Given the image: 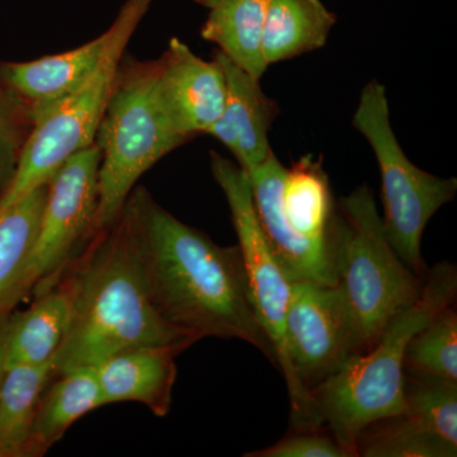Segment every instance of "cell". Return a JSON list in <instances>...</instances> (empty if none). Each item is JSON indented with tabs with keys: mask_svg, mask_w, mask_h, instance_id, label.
I'll list each match as a JSON object with an SVG mask.
<instances>
[{
	"mask_svg": "<svg viewBox=\"0 0 457 457\" xmlns=\"http://www.w3.org/2000/svg\"><path fill=\"white\" fill-rule=\"evenodd\" d=\"M457 270L449 262L427 272L422 293L390 321L365 353L352 356L309 393L312 427H326L348 457L372 423L404 411V357L408 343L442 309L455 303Z\"/></svg>",
	"mask_w": 457,
	"mask_h": 457,
	"instance_id": "cell-3",
	"label": "cell"
},
{
	"mask_svg": "<svg viewBox=\"0 0 457 457\" xmlns=\"http://www.w3.org/2000/svg\"><path fill=\"white\" fill-rule=\"evenodd\" d=\"M187 140L165 111L159 62H121L96 135L101 164L95 231L116 221L140 177Z\"/></svg>",
	"mask_w": 457,
	"mask_h": 457,
	"instance_id": "cell-5",
	"label": "cell"
},
{
	"mask_svg": "<svg viewBox=\"0 0 457 457\" xmlns=\"http://www.w3.org/2000/svg\"><path fill=\"white\" fill-rule=\"evenodd\" d=\"M99 164L101 152L95 143L66 159L47 182L37 240L21 287L22 299L53 287L95 233Z\"/></svg>",
	"mask_w": 457,
	"mask_h": 457,
	"instance_id": "cell-10",
	"label": "cell"
},
{
	"mask_svg": "<svg viewBox=\"0 0 457 457\" xmlns=\"http://www.w3.org/2000/svg\"><path fill=\"white\" fill-rule=\"evenodd\" d=\"M54 374V362L13 365L0 385V457H27L36 413Z\"/></svg>",
	"mask_w": 457,
	"mask_h": 457,
	"instance_id": "cell-22",
	"label": "cell"
},
{
	"mask_svg": "<svg viewBox=\"0 0 457 457\" xmlns=\"http://www.w3.org/2000/svg\"><path fill=\"white\" fill-rule=\"evenodd\" d=\"M213 60L225 75L227 99L220 119L207 135L224 144L237 167L249 174L272 152L269 134L279 107L262 90L260 80L237 68L220 51H216Z\"/></svg>",
	"mask_w": 457,
	"mask_h": 457,
	"instance_id": "cell-14",
	"label": "cell"
},
{
	"mask_svg": "<svg viewBox=\"0 0 457 457\" xmlns=\"http://www.w3.org/2000/svg\"><path fill=\"white\" fill-rule=\"evenodd\" d=\"M195 2H196L197 4L204 5V7L212 9L220 4V3L225 2V0H195Z\"/></svg>",
	"mask_w": 457,
	"mask_h": 457,
	"instance_id": "cell-27",
	"label": "cell"
},
{
	"mask_svg": "<svg viewBox=\"0 0 457 457\" xmlns=\"http://www.w3.org/2000/svg\"><path fill=\"white\" fill-rule=\"evenodd\" d=\"M405 407L363 429L357 456L455 457L457 383L405 375Z\"/></svg>",
	"mask_w": 457,
	"mask_h": 457,
	"instance_id": "cell-12",
	"label": "cell"
},
{
	"mask_svg": "<svg viewBox=\"0 0 457 457\" xmlns=\"http://www.w3.org/2000/svg\"><path fill=\"white\" fill-rule=\"evenodd\" d=\"M69 323V303L60 286L33 296L25 312H11L7 368L54 362Z\"/></svg>",
	"mask_w": 457,
	"mask_h": 457,
	"instance_id": "cell-19",
	"label": "cell"
},
{
	"mask_svg": "<svg viewBox=\"0 0 457 457\" xmlns=\"http://www.w3.org/2000/svg\"><path fill=\"white\" fill-rule=\"evenodd\" d=\"M156 311L201 341L239 339L276 366L275 352L254 317L242 255L179 220L144 188L125 204Z\"/></svg>",
	"mask_w": 457,
	"mask_h": 457,
	"instance_id": "cell-1",
	"label": "cell"
},
{
	"mask_svg": "<svg viewBox=\"0 0 457 457\" xmlns=\"http://www.w3.org/2000/svg\"><path fill=\"white\" fill-rule=\"evenodd\" d=\"M285 337L291 427L315 428L309 393L354 356L351 318L341 287L294 281Z\"/></svg>",
	"mask_w": 457,
	"mask_h": 457,
	"instance_id": "cell-9",
	"label": "cell"
},
{
	"mask_svg": "<svg viewBox=\"0 0 457 457\" xmlns=\"http://www.w3.org/2000/svg\"><path fill=\"white\" fill-rule=\"evenodd\" d=\"M47 183L0 209V315L13 312L40 228Z\"/></svg>",
	"mask_w": 457,
	"mask_h": 457,
	"instance_id": "cell-18",
	"label": "cell"
},
{
	"mask_svg": "<svg viewBox=\"0 0 457 457\" xmlns=\"http://www.w3.org/2000/svg\"><path fill=\"white\" fill-rule=\"evenodd\" d=\"M352 125L369 141L378 161L387 239L400 260L425 278L423 233L433 215L455 198L457 179H441L409 161L394 134L386 90L378 80L361 92Z\"/></svg>",
	"mask_w": 457,
	"mask_h": 457,
	"instance_id": "cell-8",
	"label": "cell"
},
{
	"mask_svg": "<svg viewBox=\"0 0 457 457\" xmlns=\"http://www.w3.org/2000/svg\"><path fill=\"white\" fill-rule=\"evenodd\" d=\"M176 347H141L120 352L93 366L104 405L134 402L156 417L170 411L176 384Z\"/></svg>",
	"mask_w": 457,
	"mask_h": 457,
	"instance_id": "cell-15",
	"label": "cell"
},
{
	"mask_svg": "<svg viewBox=\"0 0 457 457\" xmlns=\"http://www.w3.org/2000/svg\"><path fill=\"white\" fill-rule=\"evenodd\" d=\"M55 285L62 288L69 303L68 328L54 359L55 376L96 366L123 351H186L198 342L170 326L156 311L125 206L110 227L88 237Z\"/></svg>",
	"mask_w": 457,
	"mask_h": 457,
	"instance_id": "cell-2",
	"label": "cell"
},
{
	"mask_svg": "<svg viewBox=\"0 0 457 457\" xmlns=\"http://www.w3.org/2000/svg\"><path fill=\"white\" fill-rule=\"evenodd\" d=\"M110 29L77 49L22 62H2L0 75L26 102L31 119L82 86L97 68Z\"/></svg>",
	"mask_w": 457,
	"mask_h": 457,
	"instance_id": "cell-16",
	"label": "cell"
},
{
	"mask_svg": "<svg viewBox=\"0 0 457 457\" xmlns=\"http://www.w3.org/2000/svg\"><path fill=\"white\" fill-rule=\"evenodd\" d=\"M267 242L291 281L337 285L333 204L320 162L303 156L290 170L270 152L246 174Z\"/></svg>",
	"mask_w": 457,
	"mask_h": 457,
	"instance_id": "cell-6",
	"label": "cell"
},
{
	"mask_svg": "<svg viewBox=\"0 0 457 457\" xmlns=\"http://www.w3.org/2000/svg\"><path fill=\"white\" fill-rule=\"evenodd\" d=\"M210 167L230 209L254 317L272 345L276 366L285 376L287 371L286 315L293 281L276 260L262 230L255 212L251 182L245 171L215 152H212L210 156Z\"/></svg>",
	"mask_w": 457,
	"mask_h": 457,
	"instance_id": "cell-11",
	"label": "cell"
},
{
	"mask_svg": "<svg viewBox=\"0 0 457 457\" xmlns=\"http://www.w3.org/2000/svg\"><path fill=\"white\" fill-rule=\"evenodd\" d=\"M158 62L159 93L174 128L187 139L207 134L227 99L220 65L204 62L179 38H171Z\"/></svg>",
	"mask_w": 457,
	"mask_h": 457,
	"instance_id": "cell-13",
	"label": "cell"
},
{
	"mask_svg": "<svg viewBox=\"0 0 457 457\" xmlns=\"http://www.w3.org/2000/svg\"><path fill=\"white\" fill-rule=\"evenodd\" d=\"M245 457H348L345 450L326 427L294 428L285 437Z\"/></svg>",
	"mask_w": 457,
	"mask_h": 457,
	"instance_id": "cell-25",
	"label": "cell"
},
{
	"mask_svg": "<svg viewBox=\"0 0 457 457\" xmlns=\"http://www.w3.org/2000/svg\"><path fill=\"white\" fill-rule=\"evenodd\" d=\"M57 376L59 380L42 394L27 457L46 455L78 420L104 405L93 366Z\"/></svg>",
	"mask_w": 457,
	"mask_h": 457,
	"instance_id": "cell-17",
	"label": "cell"
},
{
	"mask_svg": "<svg viewBox=\"0 0 457 457\" xmlns=\"http://www.w3.org/2000/svg\"><path fill=\"white\" fill-rule=\"evenodd\" d=\"M332 245L337 285L347 303L356 356L371 350L390 321L417 302L425 278L394 251L368 186L337 203Z\"/></svg>",
	"mask_w": 457,
	"mask_h": 457,
	"instance_id": "cell-4",
	"label": "cell"
},
{
	"mask_svg": "<svg viewBox=\"0 0 457 457\" xmlns=\"http://www.w3.org/2000/svg\"><path fill=\"white\" fill-rule=\"evenodd\" d=\"M405 374L457 383V312L455 303L435 315L408 343Z\"/></svg>",
	"mask_w": 457,
	"mask_h": 457,
	"instance_id": "cell-23",
	"label": "cell"
},
{
	"mask_svg": "<svg viewBox=\"0 0 457 457\" xmlns=\"http://www.w3.org/2000/svg\"><path fill=\"white\" fill-rule=\"evenodd\" d=\"M267 4L269 0H225L210 9L201 29L204 40L258 80L270 66L263 47Z\"/></svg>",
	"mask_w": 457,
	"mask_h": 457,
	"instance_id": "cell-21",
	"label": "cell"
},
{
	"mask_svg": "<svg viewBox=\"0 0 457 457\" xmlns=\"http://www.w3.org/2000/svg\"><path fill=\"white\" fill-rule=\"evenodd\" d=\"M336 21L321 0H269L263 31L267 64L321 49Z\"/></svg>",
	"mask_w": 457,
	"mask_h": 457,
	"instance_id": "cell-20",
	"label": "cell"
},
{
	"mask_svg": "<svg viewBox=\"0 0 457 457\" xmlns=\"http://www.w3.org/2000/svg\"><path fill=\"white\" fill-rule=\"evenodd\" d=\"M150 4L152 0H126L108 29L106 50L88 79L32 120L13 179L0 196V209L46 185L66 159L95 144L123 54Z\"/></svg>",
	"mask_w": 457,
	"mask_h": 457,
	"instance_id": "cell-7",
	"label": "cell"
},
{
	"mask_svg": "<svg viewBox=\"0 0 457 457\" xmlns=\"http://www.w3.org/2000/svg\"><path fill=\"white\" fill-rule=\"evenodd\" d=\"M32 126L29 107L0 75V196L13 179Z\"/></svg>",
	"mask_w": 457,
	"mask_h": 457,
	"instance_id": "cell-24",
	"label": "cell"
},
{
	"mask_svg": "<svg viewBox=\"0 0 457 457\" xmlns=\"http://www.w3.org/2000/svg\"><path fill=\"white\" fill-rule=\"evenodd\" d=\"M11 312L0 315V385L7 369V339Z\"/></svg>",
	"mask_w": 457,
	"mask_h": 457,
	"instance_id": "cell-26",
	"label": "cell"
}]
</instances>
